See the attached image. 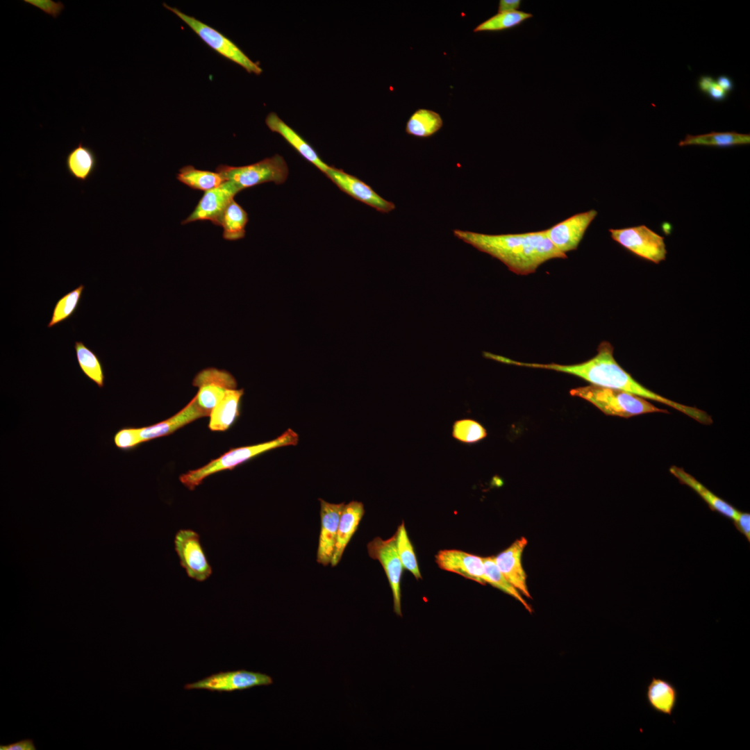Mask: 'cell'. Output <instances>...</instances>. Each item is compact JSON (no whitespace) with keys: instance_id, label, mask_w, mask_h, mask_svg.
I'll return each instance as SVG.
<instances>
[{"instance_id":"obj_11","label":"cell","mask_w":750,"mask_h":750,"mask_svg":"<svg viewBox=\"0 0 750 750\" xmlns=\"http://www.w3.org/2000/svg\"><path fill=\"white\" fill-rule=\"evenodd\" d=\"M241 190H242L233 182L226 181L217 188L206 191L194 211L181 224L208 220L216 226H220L227 206Z\"/></svg>"},{"instance_id":"obj_3","label":"cell","mask_w":750,"mask_h":750,"mask_svg":"<svg viewBox=\"0 0 750 750\" xmlns=\"http://www.w3.org/2000/svg\"><path fill=\"white\" fill-rule=\"evenodd\" d=\"M298 442V434L291 428H288L272 440L232 449L206 465L183 474L180 476L179 480L190 490H193L206 477L213 474L226 469H233L262 453L281 447L297 445Z\"/></svg>"},{"instance_id":"obj_8","label":"cell","mask_w":750,"mask_h":750,"mask_svg":"<svg viewBox=\"0 0 750 750\" xmlns=\"http://www.w3.org/2000/svg\"><path fill=\"white\" fill-rule=\"evenodd\" d=\"M174 548L181 566L190 578L203 582L211 576L212 567L201 544L199 535L196 531L191 529L179 530L175 535Z\"/></svg>"},{"instance_id":"obj_41","label":"cell","mask_w":750,"mask_h":750,"mask_svg":"<svg viewBox=\"0 0 750 750\" xmlns=\"http://www.w3.org/2000/svg\"><path fill=\"white\" fill-rule=\"evenodd\" d=\"M717 84L727 94L731 92L734 88V83L732 78L724 74L719 75L715 79Z\"/></svg>"},{"instance_id":"obj_15","label":"cell","mask_w":750,"mask_h":750,"mask_svg":"<svg viewBox=\"0 0 750 750\" xmlns=\"http://www.w3.org/2000/svg\"><path fill=\"white\" fill-rule=\"evenodd\" d=\"M321 527L317 562L324 566L331 563L335 549L338 525L344 503H332L319 499Z\"/></svg>"},{"instance_id":"obj_22","label":"cell","mask_w":750,"mask_h":750,"mask_svg":"<svg viewBox=\"0 0 750 750\" xmlns=\"http://www.w3.org/2000/svg\"><path fill=\"white\" fill-rule=\"evenodd\" d=\"M645 697L649 706L655 712L672 716L678 703V692L671 681L652 676L646 687Z\"/></svg>"},{"instance_id":"obj_23","label":"cell","mask_w":750,"mask_h":750,"mask_svg":"<svg viewBox=\"0 0 750 750\" xmlns=\"http://www.w3.org/2000/svg\"><path fill=\"white\" fill-rule=\"evenodd\" d=\"M98 159L95 151L79 142L65 157V168L69 175L76 181L85 182L96 171Z\"/></svg>"},{"instance_id":"obj_20","label":"cell","mask_w":750,"mask_h":750,"mask_svg":"<svg viewBox=\"0 0 750 750\" xmlns=\"http://www.w3.org/2000/svg\"><path fill=\"white\" fill-rule=\"evenodd\" d=\"M364 513L365 508L362 502L351 501L344 505L340 518L335 549L331 563L333 567L340 562L347 546L358 529Z\"/></svg>"},{"instance_id":"obj_40","label":"cell","mask_w":750,"mask_h":750,"mask_svg":"<svg viewBox=\"0 0 750 750\" xmlns=\"http://www.w3.org/2000/svg\"><path fill=\"white\" fill-rule=\"evenodd\" d=\"M521 0H500L498 7V12H513L519 10L522 4Z\"/></svg>"},{"instance_id":"obj_34","label":"cell","mask_w":750,"mask_h":750,"mask_svg":"<svg viewBox=\"0 0 750 750\" xmlns=\"http://www.w3.org/2000/svg\"><path fill=\"white\" fill-rule=\"evenodd\" d=\"M452 436L461 442L472 444L484 439L487 436V431L477 421L462 419L453 423Z\"/></svg>"},{"instance_id":"obj_16","label":"cell","mask_w":750,"mask_h":750,"mask_svg":"<svg viewBox=\"0 0 750 750\" xmlns=\"http://www.w3.org/2000/svg\"><path fill=\"white\" fill-rule=\"evenodd\" d=\"M438 567L482 585L487 583L483 558L457 549H444L435 556Z\"/></svg>"},{"instance_id":"obj_25","label":"cell","mask_w":750,"mask_h":750,"mask_svg":"<svg viewBox=\"0 0 750 750\" xmlns=\"http://www.w3.org/2000/svg\"><path fill=\"white\" fill-rule=\"evenodd\" d=\"M750 144V135L731 132H710L692 135L688 134L678 142L679 147L701 145L717 147H728Z\"/></svg>"},{"instance_id":"obj_10","label":"cell","mask_w":750,"mask_h":750,"mask_svg":"<svg viewBox=\"0 0 750 750\" xmlns=\"http://www.w3.org/2000/svg\"><path fill=\"white\" fill-rule=\"evenodd\" d=\"M367 549L369 557L378 560L383 566L392 592L394 611L401 616V578L403 567L397 551L394 534L388 540L374 538Z\"/></svg>"},{"instance_id":"obj_17","label":"cell","mask_w":750,"mask_h":750,"mask_svg":"<svg viewBox=\"0 0 750 750\" xmlns=\"http://www.w3.org/2000/svg\"><path fill=\"white\" fill-rule=\"evenodd\" d=\"M209 415L198 404L194 396L188 405L172 417L150 426L140 427V440L142 442H145L168 435L199 418L209 417Z\"/></svg>"},{"instance_id":"obj_29","label":"cell","mask_w":750,"mask_h":750,"mask_svg":"<svg viewBox=\"0 0 750 750\" xmlns=\"http://www.w3.org/2000/svg\"><path fill=\"white\" fill-rule=\"evenodd\" d=\"M247 222V212L233 199L227 206L222 218L220 226L224 230L223 238L227 240L243 238Z\"/></svg>"},{"instance_id":"obj_12","label":"cell","mask_w":750,"mask_h":750,"mask_svg":"<svg viewBox=\"0 0 750 750\" xmlns=\"http://www.w3.org/2000/svg\"><path fill=\"white\" fill-rule=\"evenodd\" d=\"M192 385L198 388L195 395L198 404L209 413L227 390L237 388V381L231 373L215 367L198 372Z\"/></svg>"},{"instance_id":"obj_7","label":"cell","mask_w":750,"mask_h":750,"mask_svg":"<svg viewBox=\"0 0 750 750\" xmlns=\"http://www.w3.org/2000/svg\"><path fill=\"white\" fill-rule=\"evenodd\" d=\"M611 238L633 254L659 264L666 258L665 238L645 225L609 229Z\"/></svg>"},{"instance_id":"obj_19","label":"cell","mask_w":750,"mask_h":750,"mask_svg":"<svg viewBox=\"0 0 750 750\" xmlns=\"http://www.w3.org/2000/svg\"><path fill=\"white\" fill-rule=\"evenodd\" d=\"M669 472L678 480L680 483L690 487L699 494L708 504L711 510L717 512L724 517L731 519L733 522L737 520L741 511L717 497L683 468L672 466L669 468Z\"/></svg>"},{"instance_id":"obj_9","label":"cell","mask_w":750,"mask_h":750,"mask_svg":"<svg viewBox=\"0 0 750 750\" xmlns=\"http://www.w3.org/2000/svg\"><path fill=\"white\" fill-rule=\"evenodd\" d=\"M272 683V678L267 674L240 669L212 674L204 679L185 685L184 689L231 692Z\"/></svg>"},{"instance_id":"obj_26","label":"cell","mask_w":750,"mask_h":750,"mask_svg":"<svg viewBox=\"0 0 750 750\" xmlns=\"http://www.w3.org/2000/svg\"><path fill=\"white\" fill-rule=\"evenodd\" d=\"M442 125L443 120L439 113L419 108L407 121L406 132L417 138H428L437 133Z\"/></svg>"},{"instance_id":"obj_6","label":"cell","mask_w":750,"mask_h":750,"mask_svg":"<svg viewBox=\"0 0 750 750\" xmlns=\"http://www.w3.org/2000/svg\"><path fill=\"white\" fill-rule=\"evenodd\" d=\"M162 5L183 21L203 41L219 54L238 64L249 73L257 75L262 73V69L258 63L251 60L233 41L216 29L194 17L183 13L176 8L171 7L166 3Z\"/></svg>"},{"instance_id":"obj_1","label":"cell","mask_w":750,"mask_h":750,"mask_svg":"<svg viewBox=\"0 0 750 750\" xmlns=\"http://www.w3.org/2000/svg\"><path fill=\"white\" fill-rule=\"evenodd\" d=\"M506 364L550 369L572 374L581 378L594 385L624 391L646 399L653 400L667 405L701 424L708 425L712 423L711 417L705 411L665 398L650 390L635 380L630 374L617 362L613 356V347L606 341L602 342L599 345L596 356L585 362L578 364L527 363L512 360L509 358L506 359Z\"/></svg>"},{"instance_id":"obj_2","label":"cell","mask_w":750,"mask_h":750,"mask_svg":"<svg viewBox=\"0 0 750 750\" xmlns=\"http://www.w3.org/2000/svg\"><path fill=\"white\" fill-rule=\"evenodd\" d=\"M453 235L502 262L519 275L533 273L542 263L554 258H566L547 236L545 230L516 234L490 235L455 229Z\"/></svg>"},{"instance_id":"obj_14","label":"cell","mask_w":750,"mask_h":750,"mask_svg":"<svg viewBox=\"0 0 750 750\" xmlns=\"http://www.w3.org/2000/svg\"><path fill=\"white\" fill-rule=\"evenodd\" d=\"M324 174L342 191L378 212L388 213L396 208L393 202L385 199L369 185L342 169L329 166Z\"/></svg>"},{"instance_id":"obj_32","label":"cell","mask_w":750,"mask_h":750,"mask_svg":"<svg viewBox=\"0 0 750 750\" xmlns=\"http://www.w3.org/2000/svg\"><path fill=\"white\" fill-rule=\"evenodd\" d=\"M85 288L81 284L76 288L67 293L56 303L53 313L47 327L51 328L69 319L76 311Z\"/></svg>"},{"instance_id":"obj_37","label":"cell","mask_w":750,"mask_h":750,"mask_svg":"<svg viewBox=\"0 0 750 750\" xmlns=\"http://www.w3.org/2000/svg\"><path fill=\"white\" fill-rule=\"evenodd\" d=\"M736 529L739 531L750 542V514L741 512L738 518L733 522Z\"/></svg>"},{"instance_id":"obj_35","label":"cell","mask_w":750,"mask_h":750,"mask_svg":"<svg viewBox=\"0 0 750 750\" xmlns=\"http://www.w3.org/2000/svg\"><path fill=\"white\" fill-rule=\"evenodd\" d=\"M113 442L117 448L127 451L142 443L139 434V428L124 427L118 430L113 437Z\"/></svg>"},{"instance_id":"obj_38","label":"cell","mask_w":750,"mask_h":750,"mask_svg":"<svg viewBox=\"0 0 750 750\" xmlns=\"http://www.w3.org/2000/svg\"><path fill=\"white\" fill-rule=\"evenodd\" d=\"M32 739H24L15 743L0 745V750H36Z\"/></svg>"},{"instance_id":"obj_27","label":"cell","mask_w":750,"mask_h":750,"mask_svg":"<svg viewBox=\"0 0 750 750\" xmlns=\"http://www.w3.org/2000/svg\"><path fill=\"white\" fill-rule=\"evenodd\" d=\"M74 349L76 360L82 372L99 388H103L105 374L99 356L81 341L75 342Z\"/></svg>"},{"instance_id":"obj_30","label":"cell","mask_w":750,"mask_h":750,"mask_svg":"<svg viewBox=\"0 0 750 750\" xmlns=\"http://www.w3.org/2000/svg\"><path fill=\"white\" fill-rule=\"evenodd\" d=\"M533 17L522 10L498 12L474 28V32H497L515 28Z\"/></svg>"},{"instance_id":"obj_13","label":"cell","mask_w":750,"mask_h":750,"mask_svg":"<svg viewBox=\"0 0 750 750\" xmlns=\"http://www.w3.org/2000/svg\"><path fill=\"white\" fill-rule=\"evenodd\" d=\"M597 211L592 209L577 213L545 230L549 240L561 253L575 250Z\"/></svg>"},{"instance_id":"obj_39","label":"cell","mask_w":750,"mask_h":750,"mask_svg":"<svg viewBox=\"0 0 750 750\" xmlns=\"http://www.w3.org/2000/svg\"><path fill=\"white\" fill-rule=\"evenodd\" d=\"M706 94L715 101H724L728 94L717 84L716 81L709 88Z\"/></svg>"},{"instance_id":"obj_28","label":"cell","mask_w":750,"mask_h":750,"mask_svg":"<svg viewBox=\"0 0 750 750\" xmlns=\"http://www.w3.org/2000/svg\"><path fill=\"white\" fill-rule=\"evenodd\" d=\"M176 178L190 188L205 192L217 188L226 181L217 172L197 169L191 165L180 169Z\"/></svg>"},{"instance_id":"obj_18","label":"cell","mask_w":750,"mask_h":750,"mask_svg":"<svg viewBox=\"0 0 750 750\" xmlns=\"http://www.w3.org/2000/svg\"><path fill=\"white\" fill-rule=\"evenodd\" d=\"M526 544L527 540L522 537L494 559L506 578L525 596L531 597L526 585V574L522 565V555Z\"/></svg>"},{"instance_id":"obj_31","label":"cell","mask_w":750,"mask_h":750,"mask_svg":"<svg viewBox=\"0 0 750 750\" xmlns=\"http://www.w3.org/2000/svg\"><path fill=\"white\" fill-rule=\"evenodd\" d=\"M396 548L403 569L411 572L416 579L422 578L413 547L402 522L394 533Z\"/></svg>"},{"instance_id":"obj_33","label":"cell","mask_w":750,"mask_h":750,"mask_svg":"<svg viewBox=\"0 0 750 750\" xmlns=\"http://www.w3.org/2000/svg\"><path fill=\"white\" fill-rule=\"evenodd\" d=\"M484 572L487 583L499 589L520 601L526 609L531 610L528 605L522 597L519 590L515 588L503 575L497 567L494 557L483 558Z\"/></svg>"},{"instance_id":"obj_21","label":"cell","mask_w":750,"mask_h":750,"mask_svg":"<svg viewBox=\"0 0 750 750\" xmlns=\"http://www.w3.org/2000/svg\"><path fill=\"white\" fill-rule=\"evenodd\" d=\"M265 123L272 131L280 134L305 159L317 167L324 174L329 165L318 156L317 151L294 130L285 123L275 112H270Z\"/></svg>"},{"instance_id":"obj_42","label":"cell","mask_w":750,"mask_h":750,"mask_svg":"<svg viewBox=\"0 0 750 750\" xmlns=\"http://www.w3.org/2000/svg\"><path fill=\"white\" fill-rule=\"evenodd\" d=\"M715 79L709 75H702L697 81L698 89L706 94L709 88L715 83Z\"/></svg>"},{"instance_id":"obj_5","label":"cell","mask_w":750,"mask_h":750,"mask_svg":"<svg viewBox=\"0 0 750 750\" xmlns=\"http://www.w3.org/2000/svg\"><path fill=\"white\" fill-rule=\"evenodd\" d=\"M216 170L226 181L233 182L242 190L267 182L282 184L289 173L285 160L278 154L246 166L219 165Z\"/></svg>"},{"instance_id":"obj_4","label":"cell","mask_w":750,"mask_h":750,"mask_svg":"<svg viewBox=\"0 0 750 750\" xmlns=\"http://www.w3.org/2000/svg\"><path fill=\"white\" fill-rule=\"evenodd\" d=\"M570 394L582 398L607 415L629 418L654 412L669 413L646 399L628 392L594 385L572 389Z\"/></svg>"},{"instance_id":"obj_24","label":"cell","mask_w":750,"mask_h":750,"mask_svg":"<svg viewBox=\"0 0 750 750\" xmlns=\"http://www.w3.org/2000/svg\"><path fill=\"white\" fill-rule=\"evenodd\" d=\"M243 394V389H229L225 392L210 412L208 428L211 431H224L230 427L238 415L239 403Z\"/></svg>"},{"instance_id":"obj_36","label":"cell","mask_w":750,"mask_h":750,"mask_svg":"<svg viewBox=\"0 0 750 750\" xmlns=\"http://www.w3.org/2000/svg\"><path fill=\"white\" fill-rule=\"evenodd\" d=\"M24 2L41 10L53 18H57L65 8L61 1L52 0H24Z\"/></svg>"}]
</instances>
